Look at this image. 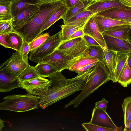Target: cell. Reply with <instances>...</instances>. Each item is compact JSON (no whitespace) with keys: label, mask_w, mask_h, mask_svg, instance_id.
Masks as SVG:
<instances>
[{"label":"cell","mask_w":131,"mask_h":131,"mask_svg":"<svg viewBox=\"0 0 131 131\" xmlns=\"http://www.w3.org/2000/svg\"><path fill=\"white\" fill-rule=\"evenodd\" d=\"M94 69L70 79H66L61 71H56L49 76L50 83L32 93V94L39 97L38 106L45 109L76 92L82 90L89 75Z\"/></svg>","instance_id":"obj_1"},{"label":"cell","mask_w":131,"mask_h":131,"mask_svg":"<svg viewBox=\"0 0 131 131\" xmlns=\"http://www.w3.org/2000/svg\"><path fill=\"white\" fill-rule=\"evenodd\" d=\"M65 5L64 0L41 4L38 12L20 28L14 29L29 43L40 35V30L51 15Z\"/></svg>","instance_id":"obj_2"},{"label":"cell","mask_w":131,"mask_h":131,"mask_svg":"<svg viewBox=\"0 0 131 131\" xmlns=\"http://www.w3.org/2000/svg\"><path fill=\"white\" fill-rule=\"evenodd\" d=\"M110 80L111 75L109 70L104 64L99 61L89 75L81 92L75 98L66 104L64 107L73 105L75 108H77L85 98Z\"/></svg>","instance_id":"obj_3"},{"label":"cell","mask_w":131,"mask_h":131,"mask_svg":"<svg viewBox=\"0 0 131 131\" xmlns=\"http://www.w3.org/2000/svg\"><path fill=\"white\" fill-rule=\"evenodd\" d=\"M0 110L17 112H24L38 108L39 97L28 93L25 95L13 94L3 98Z\"/></svg>","instance_id":"obj_4"},{"label":"cell","mask_w":131,"mask_h":131,"mask_svg":"<svg viewBox=\"0 0 131 131\" xmlns=\"http://www.w3.org/2000/svg\"><path fill=\"white\" fill-rule=\"evenodd\" d=\"M62 42L61 30L53 35L49 36L42 44L30 51L29 60L35 63L39 62L57 49Z\"/></svg>","instance_id":"obj_5"},{"label":"cell","mask_w":131,"mask_h":131,"mask_svg":"<svg viewBox=\"0 0 131 131\" xmlns=\"http://www.w3.org/2000/svg\"><path fill=\"white\" fill-rule=\"evenodd\" d=\"M29 65L23 59L19 52L16 51L9 59L1 64L0 71L18 78Z\"/></svg>","instance_id":"obj_6"},{"label":"cell","mask_w":131,"mask_h":131,"mask_svg":"<svg viewBox=\"0 0 131 131\" xmlns=\"http://www.w3.org/2000/svg\"><path fill=\"white\" fill-rule=\"evenodd\" d=\"M74 58L63 51L57 49L39 62L49 64L53 66L57 71L61 72L64 70L68 69L69 65Z\"/></svg>","instance_id":"obj_7"},{"label":"cell","mask_w":131,"mask_h":131,"mask_svg":"<svg viewBox=\"0 0 131 131\" xmlns=\"http://www.w3.org/2000/svg\"><path fill=\"white\" fill-rule=\"evenodd\" d=\"M90 123L103 127L122 131V127H117L107 112L103 110L94 108Z\"/></svg>","instance_id":"obj_8"},{"label":"cell","mask_w":131,"mask_h":131,"mask_svg":"<svg viewBox=\"0 0 131 131\" xmlns=\"http://www.w3.org/2000/svg\"><path fill=\"white\" fill-rule=\"evenodd\" d=\"M41 4L27 6L14 17L12 19L14 28L17 29L20 28L32 18L39 11Z\"/></svg>","instance_id":"obj_9"},{"label":"cell","mask_w":131,"mask_h":131,"mask_svg":"<svg viewBox=\"0 0 131 131\" xmlns=\"http://www.w3.org/2000/svg\"><path fill=\"white\" fill-rule=\"evenodd\" d=\"M102 35L108 49L116 52L131 51V43L128 40Z\"/></svg>","instance_id":"obj_10"},{"label":"cell","mask_w":131,"mask_h":131,"mask_svg":"<svg viewBox=\"0 0 131 131\" xmlns=\"http://www.w3.org/2000/svg\"><path fill=\"white\" fill-rule=\"evenodd\" d=\"M83 29L84 34L93 38L102 48L106 47L103 35L100 31L93 15L87 20Z\"/></svg>","instance_id":"obj_11"},{"label":"cell","mask_w":131,"mask_h":131,"mask_svg":"<svg viewBox=\"0 0 131 131\" xmlns=\"http://www.w3.org/2000/svg\"><path fill=\"white\" fill-rule=\"evenodd\" d=\"M95 15L124 21L131 18V8L126 6L113 8Z\"/></svg>","instance_id":"obj_12"},{"label":"cell","mask_w":131,"mask_h":131,"mask_svg":"<svg viewBox=\"0 0 131 131\" xmlns=\"http://www.w3.org/2000/svg\"><path fill=\"white\" fill-rule=\"evenodd\" d=\"M93 16L100 31L102 33L115 26L124 25H131V23L123 20L95 15H94Z\"/></svg>","instance_id":"obj_13"},{"label":"cell","mask_w":131,"mask_h":131,"mask_svg":"<svg viewBox=\"0 0 131 131\" xmlns=\"http://www.w3.org/2000/svg\"><path fill=\"white\" fill-rule=\"evenodd\" d=\"M125 6L122 4L119 0L94 1L86 9L91 11L95 15L98 13L112 8Z\"/></svg>","instance_id":"obj_14"},{"label":"cell","mask_w":131,"mask_h":131,"mask_svg":"<svg viewBox=\"0 0 131 131\" xmlns=\"http://www.w3.org/2000/svg\"><path fill=\"white\" fill-rule=\"evenodd\" d=\"M17 78L0 71V92H8L12 90L20 88Z\"/></svg>","instance_id":"obj_15"},{"label":"cell","mask_w":131,"mask_h":131,"mask_svg":"<svg viewBox=\"0 0 131 131\" xmlns=\"http://www.w3.org/2000/svg\"><path fill=\"white\" fill-rule=\"evenodd\" d=\"M117 52L115 68L111 80L113 83L117 82L125 67L129 53L130 52Z\"/></svg>","instance_id":"obj_16"},{"label":"cell","mask_w":131,"mask_h":131,"mask_svg":"<svg viewBox=\"0 0 131 131\" xmlns=\"http://www.w3.org/2000/svg\"><path fill=\"white\" fill-rule=\"evenodd\" d=\"M50 80L40 77L31 80L19 82L20 88L24 89L28 93L32 94L33 91L42 88L48 84Z\"/></svg>","instance_id":"obj_17"},{"label":"cell","mask_w":131,"mask_h":131,"mask_svg":"<svg viewBox=\"0 0 131 131\" xmlns=\"http://www.w3.org/2000/svg\"><path fill=\"white\" fill-rule=\"evenodd\" d=\"M131 29V25H119L114 27L102 33V34L128 40V34Z\"/></svg>","instance_id":"obj_18"},{"label":"cell","mask_w":131,"mask_h":131,"mask_svg":"<svg viewBox=\"0 0 131 131\" xmlns=\"http://www.w3.org/2000/svg\"><path fill=\"white\" fill-rule=\"evenodd\" d=\"M82 56V57H88L96 59L106 66L104 51L100 45L88 46Z\"/></svg>","instance_id":"obj_19"},{"label":"cell","mask_w":131,"mask_h":131,"mask_svg":"<svg viewBox=\"0 0 131 131\" xmlns=\"http://www.w3.org/2000/svg\"><path fill=\"white\" fill-rule=\"evenodd\" d=\"M94 1V0H81L73 6L67 8L66 14L62 18L63 23L71 17L86 9Z\"/></svg>","instance_id":"obj_20"},{"label":"cell","mask_w":131,"mask_h":131,"mask_svg":"<svg viewBox=\"0 0 131 131\" xmlns=\"http://www.w3.org/2000/svg\"><path fill=\"white\" fill-rule=\"evenodd\" d=\"M99 61L96 59L90 57H85L80 58L77 57L74 58L72 60L68 69L71 71H75L88 64Z\"/></svg>","instance_id":"obj_21"},{"label":"cell","mask_w":131,"mask_h":131,"mask_svg":"<svg viewBox=\"0 0 131 131\" xmlns=\"http://www.w3.org/2000/svg\"><path fill=\"white\" fill-rule=\"evenodd\" d=\"M67 9V8L65 5L58 9L51 15L43 26L40 30V34L59 20L62 19L66 14Z\"/></svg>","instance_id":"obj_22"},{"label":"cell","mask_w":131,"mask_h":131,"mask_svg":"<svg viewBox=\"0 0 131 131\" xmlns=\"http://www.w3.org/2000/svg\"><path fill=\"white\" fill-rule=\"evenodd\" d=\"M106 63V67L110 72L111 78L116 65L117 52L108 49L106 47L103 48Z\"/></svg>","instance_id":"obj_23"},{"label":"cell","mask_w":131,"mask_h":131,"mask_svg":"<svg viewBox=\"0 0 131 131\" xmlns=\"http://www.w3.org/2000/svg\"><path fill=\"white\" fill-rule=\"evenodd\" d=\"M38 4H41L39 0L16 1L12 4V11L13 17L16 15L26 7L32 5Z\"/></svg>","instance_id":"obj_24"},{"label":"cell","mask_w":131,"mask_h":131,"mask_svg":"<svg viewBox=\"0 0 131 131\" xmlns=\"http://www.w3.org/2000/svg\"><path fill=\"white\" fill-rule=\"evenodd\" d=\"M88 47L87 43L83 39L81 41L71 48L63 51L68 55L74 58L81 56Z\"/></svg>","instance_id":"obj_25"},{"label":"cell","mask_w":131,"mask_h":131,"mask_svg":"<svg viewBox=\"0 0 131 131\" xmlns=\"http://www.w3.org/2000/svg\"><path fill=\"white\" fill-rule=\"evenodd\" d=\"M12 4L10 2L0 1V21L12 20Z\"/></svg>","instance_id":"obj_26"},{"label":"cell","mask_w":131,"mask_h":131,"mask_svg":"<svg viewBox=\"0 0 131 131\" xmlns=\"http://www.w3.org/2000/svg\"><path fill=\"white\" fill-rule=\"evenodd\" d=\"M85 24L73 25L63 24L60 26L61 29L62 42L67 40L75 32L83 28Z\"/></svg>","instance_id":"obj_27"},{"label":"cell","mask_w":131,"mask_h":131,"mask_svg":"<svg viewBox=\"0 0 131 131\" xmlns=\"http://www.w3.org/2000/svg\"><path fill=\"white\" fill-rule=\"evenodd\" d=\"M34 68L39 76L42 77H48L57 71L53 66L46 63L38 62Z\"/></svg>","instance_id":"obj_28"},{"label":"cell","mask_w":131,"mask_h":131,"mask_svg":"<svg viewBox=\"0 0 131 131\" xmlns=\"http://www.w3.org/2000/svg\"><path fill=\"white\" fill-rule=\"evenodd\" d=\"M7 39L14 47V50L20 53L24 40L16 31L7 34Z\"/></svg>","instance_id":"obj_29"},{"label":"cell","mask_w":131,"mask_h":131,"mask_svg":"<svg viewBox=\"0 0 131 131\" xmlns=\"http://www.w3.org/2000/svg\"><path fill=\"white\" fill-rule=\"evenodd\" d=\"M40 76L35 69L34 67L30 65L25 69L19 75L17 80L21 82L31 80Z\"/></svg>","instance_id":"obj_30"},{"label":"cell","mask_w":131,"mask_h":131,"mask_svg":"<svg viewBox=\"0 0 131 131\" xmlns=\"http://www.w3.org/2000/svg\"><path fill=\"white\" fill-rule=\"evenodd\" d=\"M124 113V123L127 126L131 122V96L125 99L122 105Z\"/></svg>","instance_id":"obj_31"},{"label":"cell","mask_w":131,"mask_h":131,"mask_svg":"<svg viewBox=\"0 0 131 131\" xmlns=\"http://www.w3.org/2000/svg\"><path fill=\"white\" fill-rule=\"evenodd\" d=\"M118 82L124 87H127L131 83V69L128 65L127 61L122 75Z\"/></svg>","instance_id":"obj_32"},{"label":"cell","mask_w":131,"mask_h":131,"mask_svg":"<svg viewBox=\"0 0 131 131\" xmlns=\"http://www.w3.org/2000/svg\"><path fill=\"white\" fill-rule=\"evenodd\" d=\"M49 36V34L46 32L40 35L29 43L30 52L42 44Z\"/></svg>","instance_id":"obj_33"},{"label":"cell","mask_w":131,"mask_h":131,"mask_svg":"<svg viewBox=\"0 0 131 131\" xmlns=\"http://www.w3.org/2000/svg\"><path fill=\"white\" fill-rule=\"evenodd\" d=\"M94 14L91 11L86 9L78 13L68 19L64 24L73 23L83 19L90 17Z\"/></svg>","instance_id":"obj_34"},{"label":"cell","mask_w":131,"mask_h":131,"mask_svg":"<svg viewBox=\"0 0 131 131\" xmlns=\"http://www.w3.org/2000/svg\"><path fill=\"white\" fill-rule=\"evenodd\" d=\"M83 39L82 37H79L62 41L57 49L62 51L66 50L78 43Z\"/></svg>","instance_id":"obj_35"},{"label":"cell","mask_w":131,"mask_h":131,"mask_svg":"<svg viewBox=\"0 0 131 131\" xmlns=\"http://www.w3.org/2000/svg\"><path fill=\"white\" fill-rule=\"evenodd\" d=\"M12 23V20L0 21V34H8L15 31Z\"/></svg>","instance_id":"obj_36"},{"label":"cell","mask_w":131,"mask_h":131,"mask_svg":"<svg viewBox=\"0 0 131 131\" xmlns=\"http://www.w3.org/2000/svg\"><path fill=\"white\" fill-rule=\"evenodd\" d=\"M82 125L88 131H118L117 129L102 127L90 122L83 123Z\"/></svg>","instance_id":"obj_37"},{"label":"cell","mask_w":131,"mask_h":131,"mask_svg":"<svg viewBox=\"0 0 131 131\" xmlns=\"http://www.w3.org/2000/svg\"><path fill=\"white\" fill-rule=\"evenodd\" d=\"M30 51L29 43L24 41L21 52L19 54L23 59L28 64H29L28 61V54Z\"/></svg>","instance_id":"obj_38"},{"label":"cell","mask_w":131,"mask_h":131,"mask_svg":"<svg viewBox=\"0 0 131 131\" xmlns=\"http://www.w3.org/2000/svg\"><path fill=\"white\" fill-rule=\"evenodd\" d=\"M7 34H0V44L6 48L14 50L11 44L7 39Z\"/></svg>","instance_id":"obj_39"},{"label":"cell","mask_w":131,"mask_h":131,"mask_svg":"<svg viewBox=\"0 0 131 131\" xmlns=\"http://www.w3.org/2000/svg\"><path fill=\"white\" fill-rule=\"evenodd\" d=\"M108 102V101L103 98L101 101L96 102L94 108L101 109L106 112V109Z\"/></svg>","instance_id":"obj_40"},{"label":"cell","mask_w":131,"mask_h":131,"mask_svg":"<svg viewBox=\"0 0 131 131\" xmlns=\"http://www.w3.org/2000/svg\"><path fill=\"white\" fill-rule=\"evenodd\" d=\"M83 38L87 43L88 46L100 45L93 38L88 35L84 34Z\"/></svg>","instance_id":"obj_41"},{"label":"cell","mask_w":131,"mask_h":131,"mask_svg":"<svg viewBox=\"0 0 131 131\" xmlns=\"http://www.w3.org/2000/svg\"><path fill=\"white\" fill-rule=\"evenodd\" d=\"M97 62H94L88 64L81 69L76 70L75 72L78 73V74H80L88 70L94 68Z\"/></svg>","instance_id":"obj_42"},{"label":"cell","mask_w":131,"mask_h":131,"mask_svg":"<svg viewBox=\"0 0 131 131\" xmlns=\"http://www.w3.org/2000/svg\"><path fill=\"white\" fill-rule=\"evenodd\" d=\"M83 28L79 29L75 32L67 40L79 37H83L84 35Z\"/></svg>","instance_id":"obj_43"},{"label":"cell","mask_w":131,"mask_h":131,"mask_svg":"<svg viewBox=\"0 0 131 131\" xmlns=\"http://www.w3.org/2000/svg\"><path fill=\"white\" fill-rule=\"evenodd\" d=\"M81 0H64L65 5L67 8L71 7L77 4Z\"/></svg>","instance_id":"obj_44"},{"label":"cell","mask_w":131,"mask_h":131,"mask_svg":"<svg viewBox=\"0 0 131 131\" xmlns=\"http://www.w3.org/2000/svg\"><path fill=\"white\" fill-rule=\"evenodd\" d=\"M123 6L131 8V0H119Z\"/></svg>","instance_id":"obj_45"},{"label":"cell","mask_w":131,"mask_h":131,"mask_svg":"<svg viewBox=\"0 0 131 131\" xmlns=\"http://www.w3.org/2000/svg\"><path fill=\"white\" fill-rule=\"evenodd\" d=\"M64 0H39L40 3L42 4L44 3L51 2Z\"/></svg>","instance_id":"obj_46"},{"label":"cell","mask_w":131,"mask_h":131,"mask_svg":"<svg viewBox=\"0 0 131 131\" xmlns=\"http://www.w3.org/2000/svg\"><path fill=\"white\" fill-rule=\"evenodd\" d=\"M127 62L129 67L131 69V51L129 53Z\"/></svg>","instance_id":"obj_47"},{"label":"cell","mask_w":131,"mask_h":131,"mask_svg":"<svg viewBox=\"0 0 131 131\" xmlns=\"http://www.w3.org/2000/svg\"><path fill=\"white\" fill-rule=\"evenodd\" d=\"M123 130L124 131H131V122L127 126L125 127Z\"/></svg>","instance_id":"obj_48"},{"label":"cell","mask_w":131,"mask_h":131,"mask_svg":"<svg viewBox=\"0 0 131 131\" xmlns=\"http://www.w3.org/2000/svg\"><path fill=\"white\" fill-rule=\"evenodd\" d=\"M4 121L2 120L1 119H0V131H1L2 129L4 127Z\"/></svg>","instance_id":"obj_49"},{"label":"cell","mask_w":131,"mask_h":131,"mask_svg":"<svg viewBox=\"0 0 131 131\" xmlns=\"http://www.w3.org/2000/svg\"><path fill=\"white\" fill-rule=\"evenodd\" d=\"M128 40L131 43V29H130L128 36Z\"/></svg>","instance_id":"obj_50"},{"label":"cell","mask_w":131,"mask_h":131,"mask_svg":"<svg viewBox=\"0 0 131 131\" xmlns=\"http://www.w3.org/2000/svg\"><path fill=\"white\" fill-rule=\"evenodd\" d=\"M17 0H0V1H3L10 2H11L12 3H13Z\"/></svg>","instance_id":"obj_51"},{"label":"cell","mask_w":131,"mask_h":131,"mask_svg":"<svg viewBox=\"0 0 131 131\" xmlns=\"http://www.w3.org/2000/svg\"><path fill=\"white\" fill-rule=\"evenodd\" d=\"M124 21L131 23V18L126 19Z\"/></svg>","instance_id":"obj_52"},{"label":"cell","mask_w":131,"mask_h":131,"mask_svg":"<svg viewBox=\"0 0 131 131\" xmlns=\"http://www.w3.org/2000/svg\"><path fill=\"white\" fill-rule=\"evenodd\" d=\"M95 1H114L116 0H94Z\"/></svg>","instance_id":"obj_53"}]
</instances>
